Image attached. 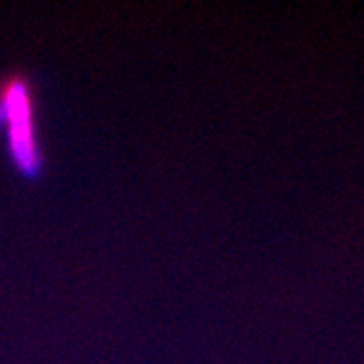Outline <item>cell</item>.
<instances>
[{"mask_svg": "<svg viewBox=\"0 0 364 364\" xmlns=\"http://www.w3.org/2000/svg\"><path fill=\"white\" fill-rule=\"evenodd\" d=\"M6 129V149L14 168L36 181L43 175L45 156L39 139L38 105L32 80L26 73H10L0 78V129Z\"/></svg>", "mask_w": 364, "mask_h": 364, "instance_id": "obj_1", "label": "cell"}]
</instances>
